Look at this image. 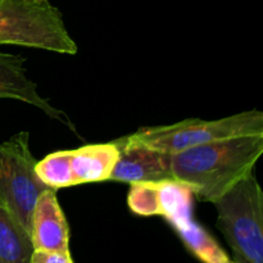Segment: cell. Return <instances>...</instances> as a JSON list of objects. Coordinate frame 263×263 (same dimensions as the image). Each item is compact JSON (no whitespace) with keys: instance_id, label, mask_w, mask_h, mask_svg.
I'll use <instances>...</instances> for the list:
<instances>
[{"instance_id":"6da1fadb","label":"cell","mask_w":263,"mask_h":263,"mask_svg":"<svg viewBox=\"0 0 263 263\" xmlns=\"http://www.w3.org/2000/svg\"><path fill=\"white\" fill-rule=\"evenodd\" d=\"M263 153V134L238 136L170 154V180L187 185L203 202L213 203L254 172Z\"/></svg>"},{"instance_id":"7a4b0ae2","label":"cell","mask_w":263,"mask_h":263,"mask_svg":"<svg viewBox=\"0 0 263 263\" xmlns=\"http://www.w3.org/2000/svg\"><path fill=\"white\" fill-rule=\"evenodd\" d=\"M212 204L233 262L263 263V192L256 175L249 174Z\"/></svg>"},{"instance_id":"3957f363","label":"cell","mask_w":263,"mask_h":263,"mask_svg":"<svg viewBox=\"0 0 263 263\" xmlns=\"http://www.w3.org/2000/svg\"><path fill=\"white\" fill-rule=\"evenodd\" d=\"M259 134H263V113L251 109L220 120L190 118L167 126L143 127L123 139L131 144L174 154L213 141Z\"/></svg>"},{"instance_id":"277c9868","label":"cell","mask_w":263,"mask_h":263,"mask_svg":"<svg viewBox=\"0 0 263 263\" xmlns=\"http://www.w3.org/2000/svg\"><path fill=\"white\" fill-rule=\"evenodd\" d=\"M0 45H20L59 54H76V43L58 8L49 2L0 0Z\"/></svg>"},{"instance_id":"5b68a950","label":"cell","mask_w":263,"mask_h":263,"mask_svg":"<svg viewBox=\"0 0 263 263\" xmlns=\"http://www.w3.org/2000/svg\"><path fill=\"white\" fill-rule=\"evenodd\" d=\"M194 193L187 185L175 180L131 184L128 208L135 215L161 216L179 235L190 253L210 243L212 235L195 221L193 215Z\"/></svg>"},{"instance_id":"8992f818","label":"cell","mask_w":263,"mask_h":263,"mask_svg":"<svg viewBox=\"0 0 263 263\" xmlns=\"http://www.w3.org/2000/svg\"><path fill=\"white\" fill-rule=\"evenodd\" d=\"M36 163L27 131H21L0 144V197L28 235L33 205L48 187L37 177Z\"/></svg>"},{"instance_id":"52a82bcc","label":"cell","mask_w":263,"mask_h":263,"mask_svg":"<svg viewBox=\"0 0 263 263\" xmlns=\"http://www.w3.org/2000/svg\"><path fill=\"white\" fill-rule=\"evenodd\" d=\"M120 151L115 141L48 154L36 163L37 177L51 189L109 181Z\"/></svg>"},{"instance_id":"ba28073f","label":"cell","mask_w":263,"mask_h":263,"mask_svg":"<svg viewBox=\"0 0 263 263\" xmlns=\"http://www.w3.org/2000/svg\"><path fill=\"white\" fill-rule=\"evenodd\" d=\"M120 156L109 181L138 184L170 180V154L131 144L121 138L115 140Z\"/></svg>"},{"instance_id":"9c48e42d","label":"cell","mask_w":263,"mask_h":263,"mask_svg":"<svg viewBox=\"0 0 263 263\" xmlns=\"http://www.w3.org/2000/svg\"><path fill=\"white\" fill-rule=\"evenodd\" d=\"M55 192L46 187L33 205L30 226L33 251L69 252L68 222Z\"/></svg>"},{"instance_id":"30bf717a","label":"cell","mask_w":263,"mask_h":263,"mask_svg":"<svg viewBox=\"0 0 263 263\" xmlns=\"http://www.w3.org/2000/svg\"><path fill=\"white\" fill-rule=\"evenodd\" d=\"M0 99H15L33 105L50 118L63 122L72 131H76L73 123L62 110L57 109L48 99L39 94L37 85L27 76L22 55L0 51Z\"/></svg>"},{"instance_id":"8fae6325","label":"cell","mask_w":263,"mask_h":263,"mask_svg":"<svg viewBox=\"0 0 263 263\" xmlns=\"http://www.w3.org/2000/svg\"><path fill=\"white\" fill-rule=\"evenodd\" d=\"M30 235L0 197V263H31Z\"/></svg>"},{"instance_id":"7c38bea8","label":"cell","mask_w":263,"mask_h":263,"mask_svg":"<svg viewBox=\"0 0 263 263\" xmlns=\"http://www.w3.org/2000/svg\"><path fill=\"white\" fill-rule=\"evenodd\" d=\"M31 263H73L69 252L33 251Z\"/></svg>"},{"instance_id":"4fadbf2b","label":"cell","mask_w":263,"mask_h":263,"mask_svg":"<svg viewBox=\"0 0 263 263\" xmlns=\"http://www.w3.org/2000/svg\"><path fill=\"white\" fill-rule=\"evenodd\" d=\"M32 2H37V3H45V2H49V0H32Z\"/></svg>"}]
</instances>
